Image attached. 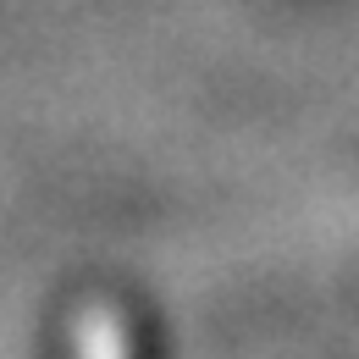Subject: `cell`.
<instances>
[{
	"instance_id": "6da1fadb",
	"label": "cell",
	"mask_w": 359,
	"mask_h": 359,
	"mask_svg": "<svg viewBox=\"0 0 359 359\" xmlns=\"http://www.w3.org/2000/svg\"><path fill=\"white\" fill-rule=\"evenodd\" d=\"M78 359H128V343H122V326L105 304H89L78 315Z\"/></svg>"
}]
</instances>
